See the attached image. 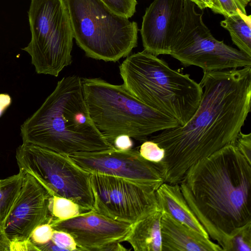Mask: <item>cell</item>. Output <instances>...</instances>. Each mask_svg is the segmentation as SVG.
<instances>
[{
	"label": "cell",
	"instance_id": "obj_7",
	"mask_svg": "<svg viewBox=\"0 0 251 251\" xmlns=\"http://www.w3.org/2000/svg\"><path fill=\"white\" fill-rule=\"evenodd\" d=\"M31 40L22 50L39 74L57 76L72 62L73 34L64 0H30Z\"/></svg>",
	"mask_w": 251,
	"mask_h": 251
},
{
	"label": "cell",
	"instance_id": "obj_32",
	"mask_svg": "<svg viewBox=\"0 0 251 251\" xmlns=\"http://www.w3.org/2000/svg\"><path fill=\"white\" fill-rule=\"evenodd\" d=\"M12 100L7 94H0V117L11 104Z\"/></svg>",
	"mask_w": 251,
	"mask_h": 251
},
{
	"label": "cell",
	"instance_id": "obj_22",
	"mask_svg": "<svg viewBox=\"0 0 251 251\" xmlns=\"http://www.w3.org/2000/svg\"><path fill=\"white\" fill-rule=\"evenodd\" d=\"M139 153L146 160L157 164L164 159L165 151L156 143L150 140L143 142L140 147Z\"/></svg>",
	"mask_w": 251,
	"mask_h": 251
},
{
	"label": "cell",
	"instance_id": "obj_27",
	"mask_svg": "<svg viewBox=\"0 0 251 251\" xmlns=\"http://www.w3.org/2000/svg\"><path fill=\"white\" fill-rule=\"evenodd\" d=\"M234 145L238 151L251 163V133L241 131L238 135Z\"/></svg>",
	"mask_w": 251,
	"mask_h": 251
},
{
	"label": "cell",
	"instance_id": "obj_2",
	"mask_svg": "<svg viewBox=\"0 0 251 251\" xmlns=\"http://www.w3.org/2000/svg\"><path fill=\"white\" fill-rule=\"evenodd\" d=\"M179 185L189 207L223 251L231 236L251 223V163L234 144L191 166Z\"/></svg>",
	"mask_w": 251,
	"mask_h": 251
},
{
	"label": "cell",
	"instance_id": "obj_1",
	"mask_svg": "<svg viewBox=\"0 0 251 251\" xmlns=\"http://www.w3.org/2000/svg\"><path fill=\"white\" fill-rule=\"evenodd\" d=\"M200 84L201 100L188 122L148 138L165 151L157 163L165 182L179 184L197 162L234 144L251 111V66L203 72Z\"/></svg>",
	"mask_w": 251,
	"mask_h": 251
},
{
	"label": "cell",
	"instance_id": "obj_16",
	"mask_svg": "<svg viewBox=\"0 0 251 251\" xmlns=\"http://www.w3.org/2000/svg\"><path fill=\"white\" fill-rule=\"evenodd\" d=\"M159 208L180 223L192 228L206 237L208 234L189 207L179 184L164 182L156 191Z\"/></svg>",
	"mask_w": 251,
	"mask_h": 251
},
{
	"label": "cell",
	"instance_id": "obj_30",
	"mask_svg": "<svg viewBox=\"0 0 251 251\" xmlns=\"http://www.w3.org/2000/svg\"><path fill=\"white\" fill-rule=\"evenodd\" d=\"M193 2L201 9L210 8L214 13L218 14V6L216 0H185Z\"/></svg>",
	"mask_w": 251,
	"mask_h": 251
},
{
	"label": "cell",
	"instance_id": "obj_31",
	"mask_svg": "<svg viewBox=\"0 0 251 251\" xmlns=\"http://www.w3.org/2000/svg\"><path fill=\"white\" fill-rule=\"evenodd\" d=\"M10 242L7 237L4 227L0 226V251H10Z\"/></svg>",
	"mask_w": 251,
	"mask_h": 251
},
{
	"label": "cell",
	"instance_id": "obj_28",
	"mask_svg": "<svg viewBox=\"0 0 251 251\" xmlns=\"http://www.w3.org/2000/svg\"><path fill=\"white\" fill-rule=\"evenodd\" d=\"M131 138L126 135H119L114 139L113 146L116 149L120 151L130 150L133 147V142Z\"/></svg>",
	"mask_w": 251,
	"mask_h": 251
},
{
	"label": "cell",
	"instance_id": "obj_8",
	"mask_svg": "<svg viewBox=\"0 0 251 251\" xmlns=\"http://www.w3.org/2000/svg\"><path fill=\"white\" fill-rule=\"evenodd\" d=\"M16 158L19 169L37 179L50 196L67 198L85 211L93 210L91 173L68 155L23 142L16 150Z\"/></svg>",
	"mask_w": 251,
	"mask_h": 251
},
{
	"label": "cell",
	"instance_id": "obj_25",
	"mask_svg": "<svg viewBox=\"0 0 251 251\" xmlns=\"http://www.w3.org/2000/svg\"><path fill=\"white\" fill-rule=\"evenodd\" d=\"M51 241L62 251H78L74 238L65 231L54 229Z\"/></svg>",
	"mask_w": 251,
	"mask_h": 251
},
{
	"label": "cell",
	"instance_id": "obj_15",
	"mask_svg": "<svg viewBox=\"0 0 251 251\" xmlns=\"http://www.w3.org/2000/svg\"><path fill=\"white\" fill-rule=\"evenodd\" d=\"M162 251H223L220 246L162 211Z\"/></svg>",
	"mask_w": 251,
	"mask_h": 251
},
{
	"label": "cell",
	"instance_id": "obj_13",
	"mask_svg": "<svg viewBox=\"0 0 251 251\" xmlns=\"http://www.w3.org/2000/svg\"><path fill=\"white\" fill-rule=\"evenodd\" d=\"M50 224L54 229L70 234L81 251H101L108 244L126 241L132 225L93 210Z\"/></svg>",
	"mask_w": 251,
	"mask_h": 251
},
{
	"label": "cell",
	"instance_id": "obj_9",
	"mask_svg": "<svg viewBox=\"0 0 251 251\" xmlns=\"http://www.w3.org/2000/svg\"><path fill=\"white\" fill-rule=\"evenodd\" d=\"M196 5L185 0L181 26L171 47L170 55L185 66L203 72L219 71L251 66V57L214 37L198 13Z\"/></svg>",
	"mask_w": 251,
	"mask_h": 251
},
{
	"label": "cell",
	"instance_id": "obj_3",
	"mask_svg": "<svg viewBox=\"0 0 251 251\" xmlns=\"http://www.w3.org/2000/svg\"><path fill=\"white\" fill-rule=\"evenodd\" d=\"M23 143L71 154L115 148L95 125L86 103L81 78L58 81L42 105L21 126Z\"/></svg>",
	"mask_w": 251,
	"mask_h": 251
},
{
	"label": "cell",
	"instance_id": "obj_18",
	"mask_svg": "<svg viewBox=\"0 0 251 251\" xmlns=\"http://www.w3.org/2000/svg\"><path fill=\"white\" fill-rule=\"evenodd\" d=\"M220 25L229 32L239 50L251 57V15L238 11L225 17Z\"/></svg>",
	"mask_w": 251,
	"mask_h": 251
},
{
	"label": "cell",
	"instance_id": "obj_10",
	"mask_svg": "<svg viewBox=\"0 0 251 251\" xmlns=\"http://www.w3.org/2000/svg\"><path fill=\"white\" fill-rule=\"evenodd\" d=\"M93 211L131 225L158 207L156 190L126 179L91 173Z\"/></svg>",
	"mask_w": 251,
	"mask_h": 251
},
{
	"label": "cell",
	"instance_id": "obj_11",
	"mask_svg": "<svg viewBox=\"0 0 251 251\" xmlns=\"http://www.w3.org/2000/svg\"><path fill=\"white\" fill-rule=\"evenodd\" d=\"M68 156L90 173L123 178L150 187L156 191L165 182L157 164L146 160L135 149L120 151L114 148Z\"/></svg>",
	"mask_w": 251,
	"mask_h": 251
},
{
	"label": "cell",
	"instance_id": "obj_29",
	"mask_svg": "<svg viewBox=\"0 0 251 251\" xmlns=\"http://www.w3.org/2000/svg\"><path fill=\"white\" fill-rule=\"evenodd\" d=\"M10 251H39L30 239L10 242Z\"/></svg>",
	"mask_w": 251,
	"mask_h": 251
},
{
	"label": "cell",
	"instance_id": "obj_33",
	"mask_svg": "<svg viewBox=\"0 0 251 251\" xmlns=\"http://www.w3.org/2000/svg\"><path fill=\"white\" fill-rule=\"evenodd\" d=\"M128 250L124 247L120 242H114L104 246L101 251H125Z\"/></svg>",
	"mask_w": 251,
	"mask_h": 251
},
{
	"label": "cell",
	"instance_id": "obj_17",
	"mask_svg": "<svg viewBox=\"0 0 251 251\" xmlns=\"http://www.w3.org/2000/svg\"><path fill=\"white\" fill-rule=\"evenodd\" d=\"M161 216L158 207L132 224L126 241L135 251H162Z\"/></svg>",
	"mask_w": 251,
	"mask_h": 251
},
{
	"label": "cell",
	"instance_id": "obj_6",
	"mask_svg": "<svg viewBox=\"0 0 251 251\" xmlns=\"http://www.w3.org/2000/svg\"><path fill=\"white\" fill-rule=\"evenodd\" d=\"M74 38L86 55L117 62L137 47L138 27L101 0H64Z\"/></svg>",
	"mask_w": 251,
	"mask_h": 251
},
{
	"label": "cell",
	"instance_id": "obj_19",
	"mask_svg": "<svg viewBox=\"0 0 251 251\" xmlns=\"http://www.w3.org/2000/svg\"><path fill=\"white\" fill-rule=\"evenodd\" d=\"M25 172L19 169L17 174L0 179V226H4L20 193Z\"/></svg>",
	"mask_w": 251,
	"mask_h": 251
},
{
	"label": "cell",
	"instance_id": "obj_20",
	"mask_svg": "<svg viewBox=\"0 0 251 251\" xmlns=\"http://www.w3.org/2000/svg\"><path fill=\"white\" fill-rule=\"evenodd\" d=\"M49 210L51 218L50 224L67 220L88 212L73 201L56 196L50 197Z\"/></svg>",
	"mask_w": 251,
	"mask_h": 251
},
{
	"label": "cell",
	"instance_id": "obj_14",
	"mask_svg": "<svg viewBox=\"0 0 251 251\" xmlns=\"http://www.w3.org/2000/svg\"><path fill=\"white\" fill-rule=\"evenodd\" d=\"M184 11L185 0H154L143 17L140 33L144 50L156 56L170 55Z\"/></svg>",
	"mask_w": 251,
	"mask_h": 251
},
{
	"label": "cell",
	"instance_id": "obj_4",
	"mask_svg": "<svg viewBox=\"0 0 251 251\" xmlns=\"http://www.w3.org/2000/svg\"><path fill=\"white\" fill-rule=\"evenodd\" d=\"M126 89L149 107L186 124L200 104L203 90L189 74L170 67L144 50L127 56L119 67Z\"/></svg>",
	"mask_w": 251,
	"mask_h": 251
},
{
	"label": "cell",
	"instance_id": "obj_26",
	"mask_svg": "<svg viewBox=\"0 0 251 251\" xmlns=\"http://www.w3.org/2000/svg\"><path fill=\"white\" fill-rule=\"evenodd\" d=\"M53 231L50 223L40 225L32 231L30 240L35 245L47 244L51 240Z\"/></svg>",
	"mask_w": 251,
	"mask_h": 251
},
{
	"label": "cell",
	"instance_id": "obj_21",
	"mask_svg": "<svg viewBox=\"0 0 251 251\" xmlns=\"http://www.w3.org/2000/svg\"><path fill=\"white\" fill-rule=\"evenodd\" d=\"M226 251H251V223L229 238Z\"/></svg>",
	"mask_w": 251,
	"mask_h": 251
},
{
	"label": "cell",
	"instance_id": "obj_24",
	"mask_svg": "<svg viewBox=\"0 0 251 251\" xmlns=\"http://www.w3.org/2000/svg\"><path fill=\"white\" fill-rule=\"evenodd\" d=\"M251 0H216L218 14L224 17L230 16L240 11L247 14L246 7Z\"/></svg>",
	"mask_w": 251,
	"mask_h": 251
},
{
	"label": "cell",
	"instance_id": "obj_5",
	"mask_svg": "<svg viewBox=\"0 0 251 251\" xmlns=\"http://www.w3.org/2000/svg\"><path fill=\"white\" fill-rule=\"evenodd\" d=\"M81 82L91 119L112 145L120 135L144 142L154 133L179 126L176 119L142 102L124 84L100 78H81Z\"/></svg>",
	"mask_w": 251,
	"mask_h": 251
},
{
	"label": "cell",
	"instance_id": "obj_23",
	"mask_svg": "<svg viewBox=\"0 0 251 251\" xmlns=\"http://www.w3.org/2000/svg\"><path fill=\"white\" fill-rule=\"evenodd\" d=\"M116 13L130 18L136 12L137 0H101Z\"/></svg>",
	"mask_w": 251,
	"mask_h": 251
},
{
	"label": "cell",
	"instance_id": "obj_12",
	"mask_svg": "<svg viewBox=\"0 0 251 251\" xmlns=\"http://www.w3.org/2000/svg\"><path fill=\"white\" fill-rule=\"evenodd\" d=\"M50 197L37 179L25 173L19 196L3 226L10 242L30 239L37 226L50 223Z\"/></svg>",
	"mask_w": 251,
	"mask_h": 251
}]
</instances>
